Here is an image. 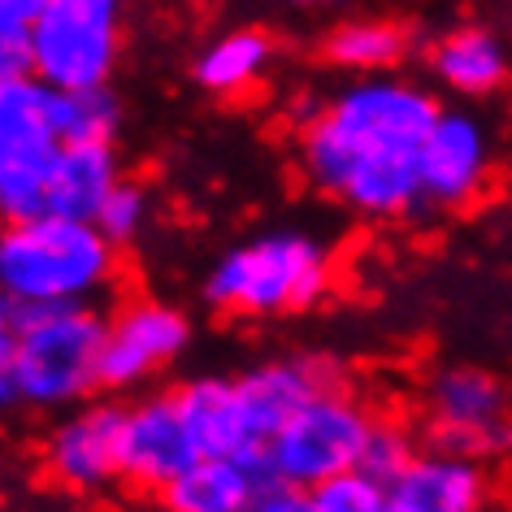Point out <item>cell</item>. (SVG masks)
I'll return each mask as SVG.
<instances>
[{
  "mask_svg": "<svg viewBox=\"0 0 512 512\" xmlns=\"http://www.w3.org/2000/svg\"><path fill=\"white\" fill-rule=\"evenodd\" d=\"M417 460L413 452V439H408V430L400 426H391V421H374V430H369V439L361 447V473H369L374 482L382 486H391L400 473L408 469Z\"/></svg>",
  "mask_w": 512,
  "mask_h": 512,
  "instance_id": "obj_22",
  "label": "cell"
},
{
  "mask_svg": "<svg viewBox=\"0 0 512 512\" xmlns=\"http://www.w3.org/2000/svg\"><path fill=\"white\" fill-rule=\"evenodd\" d=\"M430 70L439 74L443 87H452L460 96H486L508 79V53L491 31L482 27H460L443 35L430 53Z\"/></svg>",
  "mask_w": 512,
  "mask_h": 512,
  "instance_id": "obj_18",
  "label": "cell"
},
{
  "mask_svg": "<svg viewBox=\"0 0 512 512\" xmlns=\"http://www.w3.org/2000/svg\"><path fill=\"white\" fill-rule=\"evenodd\" d=\"M109 317L96 300L22 304L0 309V400L9 408H66L100 387Z\"/></svg>",
  "mask_w": 512,
  "mask_h": 512,
  "instance_id": "obj_2",
  "label": "cell"
},
{
  "mask_svg": "<svg viewBox=\"0 0 512 512\" xmlns=\"http://www.w3.org/2000/svg\"><path fill=\"white\" fill-rule=\"evenodd\" d=\"M270 482H278L274 465L265 456V443H256L239 456H200L157 495L165 512H248L261 486Z\"/></svg>",
  "mask_w": 512,
  "mask_h": 512,
  "instance_id": "obj_13",
  "label": "cell"
},
{
  "mask_svg": "<svg viewBox=\"0 0 512 512\" xmlns=\"http://www.w3.org/2000/svg\"><path fill=\"white\" fill-rule=\"evenodd\" d=\"M265 66H270V40H265L261 31H230L200 53L196 83L204 92L235 96L261 79Z\"/></svg>",
  "mask_w": 512,
  "mask_h": 512,
  "instance_id": "obj_19",
  "label": "cell"
},
{
  "mask_svg": "<svg viewBox=\"0 0 512 512\" xmlns=\"http://www.w3.org/2000/svg\"><path fill=\"white\" fill-rule=\"evenodd\" d=\"M122 404H92L83 413L57 421L44 439V469L66 491H100L122 478L118 443H122Z\"/></svg>",
  "mask_w": 512,
  "mask_h": 512,
  "instance_id": "obj_11",
  "label": "cell"
},
{
  "mask_svg": "<svg viewBox=\"0 0 512 512\" xmlns=\"http://www.w3.org/2000/svg\"><path fill=\"white\" fill-rule=\"evenodd\" d=\"M118 61V0H48L31 22L35 79L61 92L105 87Z\"/></svg>",
  "mask_w": 512,
  "mask_h": 512,
  "instance_id": "obj_7",
  "label": "cell"
},
{
  "mask_svg": "<svg viewBox=\"0 0 512 512\" xmlns=\"http://www.w3.org/2000/svg\"><path fill=\"white\" fill-rule=\"evenodd\" d=\"M439 113V100L417 83L365 79L343 87L304 126V174L361 217H408L426 204L421 148Z\"/></svg>",
  "mask_w": 512,
  "mask_h": 512,
  "instance_id": "obj_1",
  "label": "cell"
},
{
  "mask_svg": "<svg viewBox=\"0 0 512 512\" xmlns=\"http://www.w3.org/2000/svg\"><path fill=\"white\" fill-rule=\"evenodd\" d=\"M486 170H491V148H486L482 122L469 113H439L421 148L426 204H439V209L473 204L486 187Z\"/></svg>",
  "mask_w": 512,
  "mask_h": 512,
  "instance_id": "obj_12",
  "label": "cell"
},
{
  "mask_svg": "<svg viewBox=\"0 0 512 512\" xmlns=\"http://www.w3.org/2000/svg\"><path fill=\"white\" fill-rule=\"evenodd\" d=\"M66 148L61 87L22 74L0 79V213L27 222L48 213V178Z\"/></svg>",
  "mask_w": 512,
  "mask_h": 512,
  "instance_id": "obj_5",
  "label": "cell"
},
{
  "mask_svg": "<svg viewBox=\"0 0 512 512\" xmlns=\"http://www.w3.org/2000/svg\"><path fill=\"white\" fill-rule=\"evenodd\" d=\"M204 452L196 447L187 430V417L178 408L174 391L152 395V400L126 408L122 421V443H118V465L122 478L139 491H161L178 473L191 469Z\"/></svg>",
  "mask_w": 512,
  "mask_h": 512,
  "instance_id": "obj_10",
  "label": "cell"
},
{
  "mask_svg": "<svg viewBox=\"0 0 512 512\" xmlns=\"http://www.w3.org/2000/svg\"><path fill=\"white\" fill-rule=\"evenodd\" d=\"M187 417V430L204 456H239L256 447L248 413L239 404V387L230 378H196L174 391Z\"/></svg>",
  "mask_w": 512,
  "mask_h": 512,
  "instance_id": "obj_16",
  "label": "cell"
},
{
  "mask_svg": "<svg viewBox=\"0 0 512 512\" xmlns=\"http://www.w3.org/2000/svg\"><path fill=\"white\" fill-rule=\"evenodd\" d=\"M482 499V465L460 452L417 456L387 486V512H482Z\"/></svg>",
  "mask_w": 512,
  "mask_h": 512,
  "instance_id": "obj_15",
  "label": "cell"
},
{
  "mask_svg": "<svg viewBox=\"0 0 512 512\" xmlns=\"http://www.w3.org/2000/svg\"><path fill=\"white\" fill-rule=\"evenodd\" d=\"M235 387H239L243 413H248L252 439L265 443L291 413H296V408H304L313 395H322V391H339V382H335V369H330L326 361L291 356V361H270V365L248 369Z\"/></svg>",
  "mask_w": 512,
  "mask_h": 512,
  "instance_id": "obj_14",
  "label": "cell"
},
{
  "mask_svg": "<svg viewBox=\"0 0 512 512\" xmlns=\"http://www.w3.org/2000/svg\"><path fill=\"white\" fill-rule=\"evenodd\" d=\"M144 222H148V191L139 183H131V178H122V183L109 191V200L100 204L96 226L105 230L118 248H126V243L144 230Z\"/></svg>",
  "mask_w": 512,
  "mask_h": 512,
  "instance_id": "obj_24",
  "label": "cell"
},
{
  "mask_svg": "<svg viewBox=\"0 0 512 512\" xmlns=\"http://www.w3.org/2000/svg\"><path fill=\"white\" fill-rule=\"evenodd\" d=\"M330 291V256L304 230L252 239L230 248L204 278V300L222 313L274 317L309 309Z\"/></svg>",
  "mask_w": 512,
  "mask_h": 512,
  "instance_id": "obj_4",
  "label": "cell"
},
{
  "mask_svg": "<svg viewBox=\"0 0 512 512\" xmlns=\"http://www.w3.org/2000/svg\"><path fill=\"white\" fill-rule=\"evenodd\" d=\"M404 53H408V35L400 27H391V22H374V18L343 22L326 40V57L335 61V66L361 70V74L391 70Z\"/></svg>",
  "mask_w": 512,
  "mask_h": 512,
  "instance_id": "obj_20",
  "label": "cell"
},
{
  "mask_svg": "<svg viewBox=\"0 0 512 512\" xmlns=\"http://www.w3.org/2000/svg\"><path fill=\"white\" fill-rule=\"evenodd\" d=\"M118 274V243L96 222L35 213L0 235V291L22 304L96 300Z\"/></svg>",
  "mask_w": 512,
  "mask_h": 512,
  "instance_id": "obj_3",
  "label": "cell"
},
{
  "mask_svg": "<svg viewBox=\"0 0 512 512\" xmlns=\"http://www.w3.org/2000/svg\"><path fill=\"white\" fill-rule=\"evenodd\" d=\"M313 504L317 512H387V486L361 469H348L339 478L313 486Z\"/></svg>",
  "mask_w": 512,
  "mask_h": 512,
  "instance_id": "obj_23",
  "label": "cell"
},
{
  "mask_svg": "<svg viewBox=\"0 0 512 512\" xmlns=\"http://www.w3.org/2000/svg\"><path fill=\"white\" fill-rule=\"evenodd\" d=\"M122 183L113 144H66L48 178V213L96 222L100 204Z\"/></svg>",
  "mask_w": 512,
  "mask_h": 512,
  "instance_id": "obj_17",
  "label": "cell"
},
{
  "mask_svg": "<svg viewBox=\"0 0 512 512\" xmlns=\"http://www.w3.org/2000/svg\"><path fill=\"white\" fill-rule=\"evenodd\" d=\"M248 512H317V504H313L309 486H296V482L278 478L270 486H261V495L252 499Z\"/></svg>",
  "mask_w": 512,
  "mask_h": 512,
  "instance_id": "obj_25",
  "label": "cell"
},
{
  "mask_svg": "<svg viewBox=\"0 0 512 512\" xmlns=\"http://www.w3.org/2000/svg\"><path fill=\"white\" fill-rule=\"evenodd\" d=\"M296 5H339V0H296Z\"/></svg>",
  "mask_w": 512,
  "mask_h": 512,
  "instance_id": "obj_27",
  "label": "cell"
},
{
  "mask_svg": "<svg viewBox=\"0 0 512 512\" xmlns=\"http://www.w3.org/2000/svg\"><path fill=\"white\" fill-rule=\"evenodd\" d=\"M118 122H122V109L109 96V87L61 92V131H66V144H113Z\"/></svg>",
  "mask_w": 512,
  "mask_h": 512,
  "instance_id": "obj_21",
  "label": "cell"
},
{
  "mask_svg": "<svg viewBox=\"0 0 512 512\" xmlns=\"http://www.w3.org/2000/svg\"><path fill=\"white\" fill-rule=\"evenodd\" d=\"M187 317L161 300H135L109 317L105 352H100V387L126 391L165 369L187 348Z\"/></svg>",
  "mask_w": 512,
  "mask_h": 512,
  "instance_id": "obj_9",
  "label": "cell"
},
{
  "mask_svg": "<svg viewBox=\"0 0 512 512\" xmlns=\"http://www.w3.org/2000/svg\"><path fill=\"white\" fill-rule=\"evenodd\" d=\"M430 413L439 452L460 456H495L512 447L508 391L486 369H443L430 382Z\"/></svg>",
  "mask_w": 512,
  "mask_h": 512,
  "instance_id": "obj_8",
  "label": "cell"
},
{
  "mask_svg": "<svg viewBox=\"0 0 512 512\" xmlns=\"http://www.w3.org/2000/svg\"><path fill=\"white\" fill-rule=\"evenodd\" d=\"M369 430L374 421L361 404H352L343 391H322L265 439V456L274 465V478L313 491V486L361 465Z\"/></svg>",
  "mask_w": 512,
  "mask_h": 512,
  "instance_id": "obj_6",
  "label": "cell"
},
{
  "mask_svg": "<svg viewBox=\"0 0 512 512\" xmlns=\"http://www.w3.org/2000/svg\"><path fill=\"white\" fill-rule=\"evenodd\" d=\"M48 0H0V40L31 35V22L44 14Z\"/></svg>",
  "mask_w": 512,
  "mask_h": 512,
  "instance_id": "obj_26",
  "label": "cell"
}]
</instances>
